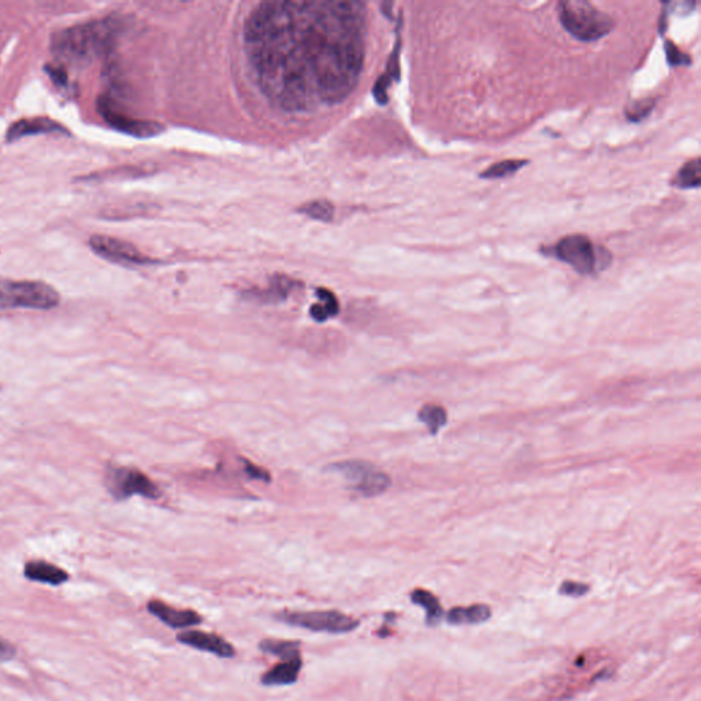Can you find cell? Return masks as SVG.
<instances>
[{
	"label": "cell",
	"instance_id": "cell-7",
	"mask_svg": "<svg viewBox=\"0 0 701 701\" xmlns=\"http://www.w3.org/2000/svg\"><path fill=\"white\" fill-rule=\"evenodd\" d=\"M105 487L117 500H125L135 494L148 499H157L158 487L137 469L110 467L105 474Z\"/></svg>",
	"mask_w": 701,
	"mask_h": 701
},
{
	"label": "cell",
	"instance_id": "cell-27",
	"mask_svg": "<svg viewBox=\"0 0 701 701\" xmlns=\"http://www.w3.org/2000/svg\"><path fill=\"white\" fill-rule=\"evenodd\" d=\"M17 655L16 647L7 640L0 637V662H9Z\"/></svg>",
	"mask_w": 701,
	"mask_h": 701
},
{
	"label": "cell",
	"instance_id": "cell-11",
	"mask_svg": "<svg viewBox=\"0 0 701 701\" xmlns=\"http://www.w3.org/2000/svg\"><path fill=\"white\" fill-rule=\"evenodd\" d=\"M177 640L191 648L210 652L219 658H233L236 655V650L233 645L224 640L222 637L217 634H211L206 631L191 630L184 631L178 634Z\"/></svg>",
	"mask_w": 701,
	"mask_h": 701
},
{
	"label": "cell",
	"instance_id": "cell-26",
	"mask_svg": "<svg viewBox=\"0 0 701 701\" xmlns=\"http://www.w3.org/2000/svg\"><path fill=\"white\" fill-rule=\"evenodd\" d=\"M588 592H589V585L582 583V582H576V581H564L559 588V593L563 596H585Z\"/></svg>",
	"mask_w": 701,
	"mask_h": 701
},
{
	"label": "cell",
	"instance_id": "cell-2",
	"mask_svg": "<svg viewBox=\"0 0 701 701\" xmlns=\"http://www.w3.org/2000/svg\"><path fill=\"white\" fill-rule=\"evenodd\" d=\"M121 29L123 21L114 17L74 25L53 36L51 51L65 63L87 65L113 48Z\"/></svg>",
	"mask_w": 701,
	"mask_h": 701
},
{
	"label": "cell",
	"instance_id": "cell-1",
	"mask_svg": "<svg viewBox=\"0 0 701 701\" xmlns=\"http://www.w3.org/2000/svg\"><path fill=\"white\" fill-rule=\"evenodd\" d=\"M244 48L261 90L282 110L341 103L365 63L362 4L264 1L246 19Z\"/></svg>",
	"mask_w": 701,
	"mask_h": 701
},
{
	"label": "cell",
	"instance_id": "cell-17",
	"mask_svg": "<svg viewBox=\"0 0 701 701\" xmlns=\"http://www.w3.org/2000/svg\"><path fill=\"white\" fill-rule=\"evenodd\" d=\"M411 601L426 611V622L430 626L437 625L442 618V607L440 600L432 592L425 589H414L411 592Z\"/></svg>",
	"mask_w": 701,
	"mask_h": 701
},
{
	"label": "cell",
	"instance_id": "cell-15",
	"mask_svg": "<svg viewBox=\"0 0 701 701\" xmlns=\"http://www.w3.org/2000/svg\"><path fill=\"white\" fill-rule=\"evenodd\" d=\"M301 666H303L301 656L291 660H282L281 663L263 674L261 682L266 686H285V685L295 684L298 681Z\"/></svg>",
	"mask_w": 701,
	"mask_h": 701
},
{
	"label": "cell",
	"instance_id": "cell-29",
	"mask_svg": "<svg viewBox=\"0 0 701 701\" xmlns=\"http://www.w3.org/2000/svg\"><path fill=\"white\" fill-rule=\"evenodd\" d=\"M246 472H248V474H249L251 477H254V478H258V479H267V474L264 473L263 470H261L259 467H256V466L249 464V466L246 467Z\"/></svg>",
	"mask_w": 701,
	"mask_h": 701
},
{
	"label": "cell",
	"instance_id": "cell-21",
	"mask_svg": "<svg viewBox=\"0 0 701 701\" xmlns=\"http://www.w3.org/2000/svg\"><path fill=\"white\" fill-rule=\"evenodd\" d=\"M259 648L266 653H271L281 658L282 660H291L300 658V644L296 641H282V640H263Z\"/></svg>",
	"mask_w": 701,
	"mask_h": 701
},
{
	"label": "cell",
	"instance_id": "cell-25",
	"mask_svg": "<svg viewBox=\"0 0 701 701\" xmlns=\"http://www.w3.org/2000/svg\"><path fill=\"white\" fill-rule=\"evenodd\" d=\"M665 50H666L667 61H668V63L671 66H680V65H689V63H692V59L686 53H682L678 47H675L674 43L666 41Z\"/></svg>",
	"mask_w": 701,
	"mask_h": 701
},
{
	"label": "cell",
	"instance_id": "cell-13",
	"mask_svg": "<svg viewBox=\"0 0 701 701\" xmlns=\"http://www.w3.org/2000/svg\"><path fill=\"white\" fill-rule=\"evenodd\" d=\"M40 133H62L66 135L68 129L55 123L50 118H33V120H19L18 123H13L7 132V140L16 141L32 136V135H40Z\"/></svg>",
	"mask_w": 701,
	"mask_h": 701
},
{
	"label": "cell",
	"instance_id": "cell-16",
	"mask_svg": "<svg viewBox=\"0 0 701 701\" xmlns=\"http://www.w3.org/2000/svg\"><path fill=\"white\" fill-rule=\"evenodd\" d=\"M491 607L487 604H473L469 607H455L447 613V620L451 625H478L489 620Z\"/></svg>",
	"mask_w": 701,
	"mask_h": 701
},
{
	"label": "cell",
	"instance_id": "cell-9",
	"mask_svg": "<svg viewBox=\"0 0 701 701\" xmlns=\"http://www.w3.org/2000/svg\"><path fill=\"white\" fill-rule=\"evenodd\" d=\"M89 246L99 256L105 258L110 262L133 264V266H142L152 262L136 246L114 237L102 236V234L92 236L89 239Z\"/></svg>",
	"mask_w": 701,
	"mask_h": 701
},
{
	"label": "cell",
	"instance_id": "cell-28",
	"mask_svg": "<svg viewBox=\"0 0 701 701\" xmlns=\"http://www.w3.org/2000/svg\"><path fill=\"white\" fill-rule=\"evenodd\" d=\"M47 71L51 76V78L56 85H66L68 84V76H66L65 71H62L61 68L53 66V68L47 69Z\"/></svg>",
	"mask_w": 701,
	"mask_h": 701
},
{
	"label": "cell",
	"instance_id": "cell-10",
	"mask_svg": "<svg viewBox=\"0 0 701 701\" xmlns=\"http://www.w3.org/2000/svg\"><path fill=\"white\" fill-rule=\"evenodd\" d=\"M98 111L114 129L136 137H151L154 135H158L162 130V126L159 123L133 120L120 113L107 98H100L98 100Z\"/></svg>",
	"mask_w": 701,
	"mask_h": 701
},
{
	"label": "cell",
	"instance_id": "cell-14",
	"mask_svg": "<svg viewBox=\"0 0 701 701\" xmlns=\"http://www.w3.org/2000/svg\"><path fill=\"white\" fill-rule=\"evenodd\" d=\"M25 577L35 582L41 583H48L53 586H58L65 583L69 579V574L62 570L61 567L51 564L48 561H33L26 563L24 568Z\"/></svg>",
	"mask_w": 701,
	"mask_h": 701
},
{
	"label": "cell",
	"instance_id": "cell-22",
	"mask_svg": "<svg viewBox=\"0 0 701 701\" xmlns=\"http://www.w3.org/2000/svg\"><path fill=\"white\" fill-rule=\"evenodd\" d=\"M526 160H518V159H509L503 162H497L494 165L489 166L485 172L481 173V178L485 180H497V178H504L509 175H515L525 166Z\"/></svg>",
	"mask_w": 701,
	"mask_h": 701
},
{
	"label": "cell",
	"instance_id": "cell-8",
	"mask_svg": "<svg viewBox=\"0 0 701 701\" xmlns=\"http://www.w3.org/2000/svg\"><path fill=\"white\" fill-rule=\"evenodd\" d=\"M277 618L291 625L307 630L343 634L355 630L359 622L338 611H308V613H282Z\"/></svg>",
	"mask_w": 701,
	"mask_h": 701
},
{
	"label": "cell",
	"instance_id": "cell-20",
	"mask_svg": "<svg viewBox=\"0 0 701 701\" xmlns=\"http://www.w3.org/2000/svg\"><path fill=\"white\" fill-rule=\"evenodd\" d=\"M420 421L425 423L432 435H437L438 430L444 427L448 421L447 411L437 404H425L418 414Z\"/></svg>",
	"mask_w": 701,
	"mask_h": 701
},
{
	"label": "cell",
	"instance_id": "cell-23",
	"mask_svg": "<svg viewBox=\"0 0 701 701\" xmlns=\"http://www.w3.org/2000/svg\"><path fill=\"white\" fill-rule=\"evenodd\" d=\"M300 211L306 214L307 217L322 221V222H331L333 219L334 207L333 204L328 200H314L308 202L303 207H300Z\"/></svg>",
	"mask_w": 701,
	"mask_h": 701
},
{
	"label": "cell",
	"instance_id": "cell-19",
	"mask_svg": "<svg viewBox=\"0 0 701 701\" xmlns=\"http://www.w3.org/2000/svg\"><path fill=\"white\" fill-rule=\"evenodd\" d=\"M673 185L681 189H696L701 185L700 159L695 158L686 162L673 178Z\"/></svg>",
	"mask_w": 701,
	"mask_h": 701
},
{
	"label": "cell",
	"instance_id": "cell-24",
	"mask_svg": "<svg viewBox=\"0 0 701 701\" xmlns=\"http://www.w3.org/2000/svg\"><path fill=\"white\" fill-rule=\"evenodd\" d=\"M653 105H655L653 99H644V100L634 102L630 107L626 108V115L633 123H640L641 120L648 117Z\"/></svg>",
	"mask_w": 701,
	"mask_h": 701
},
{
	"label": "cell",
	"instance_id": "cell-3",
	"mask_svg": "<svg viewBox=\"0 0 701 701\" xmlns=\"http://www.w3.org/2000/svg\"><path fill=\"white\" fill-rule=\"evenodd\" d=\"M558 13L561 26L581 41H596L613 31V18L586 0L561 1Z\"/></svg>",
	"mask_w": 701,
	"mask_h": 701
},
{
	"label": "cell",
	"instance_id": "cell-5",
	"mask_svg": "<svg viewBox=\"0 0 701 701\" xmlns=\"http://www.w3.org/2000/svg\"><path fill=\"white\" fill-rule=\"evenodd\" d=\"M59 304V295L41 281L0 280V308L51 310Z\"/></svg>",
	"mask_w": 701,
	"mask_h": 701
},
{
	"label": "cell",
	"instance_id": "cell-6",
	"mask_svg": "<svg viewBox=\"0 0 701 701\" xmlns=\"http://www.w3.org/2000/svg\"><path fill=\"white\" fill-rule=\"evenodd\" d=\"M332 470L344 475L353 489L365 497L378 496L389 488L390 478L365 460H346L332 464Z\"/></svg>",
	"mask_w": 701,
	"mask_h": 701
},
{
	"label": "cell",
	"instance_id": "cell-4",
	"mask_svg": "<svg viewBox=\"0 0 701 701\" xmlns=\"http://www.w3.org/2000/svg\"><path fill=\"white\" fill-rule=\"evenodd\" d=\"M554 255L561 262L570 264L582 276H591L607 269L611 254L598 246L585 234H568L554 246Z\"/></svg>",
	"mask_w": 701,
	"mask_h": 701
},
{
	"label": "cell",
	"instance_id": "cell-18",
	"mask_svg": "<svg viewBox=\"0 0 701 701\" xmlns=\"http://www.w3.org/2000/svg\"><path fill=\"white\" fill-rule=\"evenodd\" d=\"M316 296L319 298V303H316L310 308V314L316 322H325L331 316H337L340 310V304L334 294L325 288H319L316 291Z\"/></svg>",
	"mask_w": 701,
	"mask_h": 701
},
{
	"label": "cell",
	"instance_id": "cell-12",
	"mask_svg": "<svg viewBox=\"0 0 701 701\" xmlns=\"http://www.w3.org/2000/svg\"><path fill=\"white\" fill-rule=\"evenodd\" d=\"M147 610L157 616L159 620H162L165 625L173 628V629H182V628H191L196 626L202 622V616L192 610H177L163 601L152 600L148 603Z\"/></svg>",
	"mask_w": 701,
	"mask_h": 701
}]
</instances>
